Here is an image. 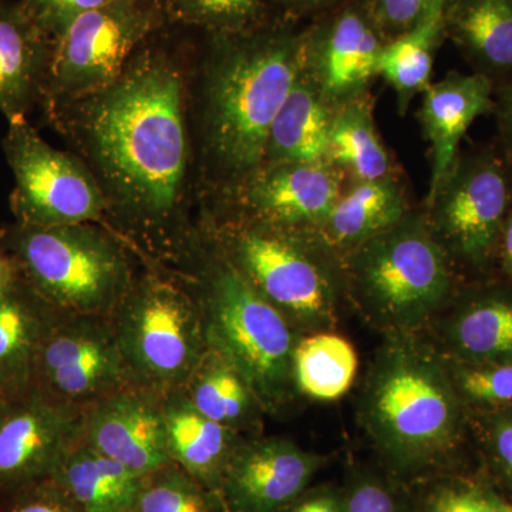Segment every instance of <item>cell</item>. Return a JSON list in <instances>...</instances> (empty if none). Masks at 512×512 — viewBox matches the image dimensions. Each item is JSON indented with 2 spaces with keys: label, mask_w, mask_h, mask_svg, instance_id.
I'll return each mask as SVG.
<instances>
[{
  "label": "cell",
  "mask_w": 512,
  "mask_h": 512,
  "mask_svg": "<svg viewBox=\"0 0 512 512\" xmlns=\"http://www.w3.org/2000/svg\"><path fill=\"white\" fill-rule=\"evenodd\" d=\"M352 343L333 332L302 335L293 355V377L299 396L333 402L345 396L357 375Z\"/></svg>",
  "instance_id": "29"
},
{
  "label": "cell",
  "mask_w": 512,
  "mask_h": 512,
  "mask_svg": "<svg viewBox=\"0 0 512 512\" xmlns=\"http://www.w3.org/2000/svg\"><path fill=\"white\" fill-rule=\"evenodd\" d=\"M83 407L29 387L0 399V500L25 485L52 477L80 439Z\"/></svg>",
  "instance_id": "14"
},
{
  "label": "cell",
  "mask_w": 512,
  "mask_h": 512,
  "mask_svg": "<svg viewBox=\"0 0 512 512\" xmlns=\"http://www.w3.org/2000/svg\"><path fill=\"white\" fill-rule=\"evenodd\" d=\"M409 212L403 188L393 175L362 181L343 192L318 234L342 259L367 239L402 221Z\"/></svg>",
  "instance_id": "24"
},
{
  "label": "cell",
  "mask_w": 512,
  "mask_h": 512,
  "mask_svg": "<svg viewBox=\"0 0 512 512\" xmlns=\"http://www.w3.org/2000/svg\"><path fill=\"white\" fill-rule=\"evenodd\" d=\"M326 161L356 183L392 177V160L377 133L366 94L333 113Z\"/></svg>",
  "instance_id": "28"
},
{
  "label": "cell",
  "mask_w": 512,
  "mask_h": 512,
  "mask_svg": "<svg viewBox=\"0 0 512 512\" xmlns=\"http://www.w3.org/2000/svg\"><path fill=\"white\" fill-rule=\"evenodd\" d=\"M505 113H507L508 126H510L512 131V90L510 96H508L507 110H505Z\"/></svg>",
  "instance_id": "44"
},
{
  "label": "cell",
  "mask_w": 512,
  "mask_h": 512,
  "mask_svg": "<svg viewBox=\"0 0 512 512\" xmlns=\"http://www.w3.org/2000/svg\"><path fill=\"white\" fill-rule=\"evenodd\" d=\"M507 205V180L500 165L490 158H457L427 200L424 217L448 258L480 264L503 232Z\"/></svg>",
  "instance_id": "13"
},
{
  "label": "cell",
  "mask_w": 512,
  "mask_h": 512,
  "mask_svg": "<svg viewBox=\"0 0 512 512\" xmlns=\"http://www.w3.org/2000/svg\"><path fill=\"white\" fill-rule=\"evenodd\" d=\"M338 0H268L269 9L276 8L288 16L301 15L325 6L333 5Z\"/></svg>",
  "instance_id": "42"
},
{
  "label": "cell",
  "mask_w": 512,
  "mask_h": 512,
  "mask_svg": "<svg viewBox=\"0 0 512 512\" xmlns=\"http://www.w3.org/2000/svg\"><path fill=\"white\" fill-rule=\"evenodd\" d=\"M447 359L466 363L512 362V298L485 295L440 320Z\"/></svg>",
  "instance_id": "25"
},
{
  "label": "cell",
  "mask_w": 512,
  "mask_h": 512,
  "mask_svg": "<svg viewBox=\"0 0 512 512\" xmlns=\"http://www.w3.org/2000/svg\"><path fill=\"white\" fill-rule=\"evenodd\" d=\"M491 82L484 74H448L423 93L421 127L431 148L430 200L457 161L471 124L491 107Z\"/></svg>",
  "instance_id": "19"
},
{
  "label": "cell",
  "mask_w": 512,
  "mask_h": 512,
  "mask_svg": "<svg viewBox=\"0 0 512 512\" xmlns=\"http://www.w3.org/2000/svg\"><path fill=\"white\" fill-rule=\"evenodd\" d=\"M282 512H343V491L335 488L306 490Z\"/></svg>",
  "instance_id": "40"
},
{
  "label": "cell",
  "mask_w": 512,
  "mask_h": 512,
  "mask_svg": "<svg viewBox=\"0 0 512 512\" xmlns=\"http://www.w3.org/2000/svg\"><path fill=\"white\" fill-rule=\"evenodd\" d=\"M342 265L346 292L386 336L417 335L443 311L453 289L450 258L424 214L409 212L343 255Z\"/></svg>",
  "instance_id": "7"
},
{
  "label": "cell",
  "mask_w": 512,
  "mask_h": 512,
  "mask_svg": "<svg viewBox=\"0 0 512 512\" xmlns=\"http://www.w3.org/2000/svg\"><path fill=\"white\" fill-rule=\"evenodd\" d=\"M359 419L399 476H420L450 460L463 437L464 403L437 346L419 333L386 336L363 382Z\"/></svg>",
  "instance_id": "3"
},
{
  "label": "cell",
  "mask_w": 512,
  "mask_h": 512,
  "mask_svg": "<svg viewBox=\"0 0 512 512\" xmlns=\"http://www.w3.org/2000/svg\"><path fill=\"white\" fill-rule=\"evenodd\" d=\"M55 39L40 28L23 0H0V113L28 117L39 107Z\"/></svg>",
  "instance_id": "18"
},
{
  "label": "cell",
  "mask_w": 512,
  "mask_h": 512,
  "mask_svg": "<svg viewBox=\"0 0 512 512\" xmlns=\"http://www.w3.org/2000/svg\"><path fill=\"white\" fill-rule=\"evenodd\" d=\"M52 478L84 512H133L143 480L83 437L64 454Z\"/></svg>",
  "instance_id": "26"
},
{
  "label": "cell",
  "mask_w": 512,
  "mask_h": 512,
  "mask_svg": "<svg viewBox=\"0 0 512 512\" xmlns=\"http://www.w3.org/2000/svg\"><path fill=\"white\" fill-rule=\"evenodd\" d=\"M161 409L171 463L220 495L225 468L247 436L208 419L187 399L183 390L163 394Z\"/></svg>",
  "instance_id": "20"
},
{
  "label": "cell",
  "mask_w": 512,
  "mask_h": 512,
  "mask_svg": "<svg viewBox=\"0 0 512 512\" xmlns=\"http://www.w3.org/2000/svg\"><path fill=\"white\" fill-rule=\"evenodd\" d=\"M440 0H365L363 9L384 43L412 29Z\"/></svg>",
  "instance_id": "36"
},
{
  "label": "cell",
  "mask_w": 512,
  "mask_h": 512,
  "mask_svg": "<svg viewBox=\"0 0 512 512\" xmlns=\"http://www.w3.org/2000/svg\"><path fill=\"white\" fill-rule=\"evenodd\" d=\"M345 174L328 161L262 167L235 187L200 197V210L289 229L316 231L343 195Z\"/></svg>",
  "instance_id": "12"
},
{
  "label": "cell",
  "mask_w": 512,
  "mask_h": 512,
  "mask_svg": "<svg viewBox=\"0 0 512 512\" xmlns=\"http://www.w3.org/2000/svg\"><path fill=\"white\" fill-rule=\"evenodd\" d=\"M383 37L363 9L348 6L305 30L303 70L333 110L365 96L377 76Z\"/></svg>",
  "instance_id": "16"
},
{
  "label": "cell",
  "mask_w": 512,
  "mask_h": 512,
  "mask_svg": "<svg viewBox=\"0 0 512 512\" xmlns=\"http://www.w3.org/2000/svg\"><path fill=\"white\" fill-rule=\"evenodd\" d=\"M446 30L481 63L512 69V0H450Z\"/></svg>",
  "instance_id": "30"
},
{
  "label": "cell",
  "mask_w": 512,
  "mask_h": 512,
  "mask_svg": "<svg viewBox=\"0 0 512 512\" xmlns=\"http://www.w3.org/2000/svg\"><path fill=\"white\" fill-rule=\"evenodd\" d=\"M303 40L305 32L284 22L208 36L200 67V197L261 170L269 130L302 69Z\"/></svg>",
  "instance_id": "2"
},
{
  "label": "cell",
  "mask_w": 512,
  "mask_h": 512,
  "mask_svg": "<svg viewBox=\"0 0 512 512\" xmlns=\"http://www.w3.org/2000/svg\"><path fill=\"white\" fill-rule=\"evenodd\" d=\"M109 2L111 0H23L33 19L55 42L74 20Z\"/></svg>",
  "instance_id": "38"
},
{
  "label": "cell",
  "mask_w": 512,
  "mask_h": 512,
  "mask_svg": "<svg viewBox=\"0 0 512 512\" xmlns=\"http://www.w3.org/2000/svg\"><path fill=\"white\" fill-rule=\"evenodd\" d=\"M204 316L208 343L247 377L268 416H281L299 399L293 355L301 338L200 229L197 244L178 269Z\"/></svg>",
  "instance_id": "4"
},
{
  "label": "cell",
  "mask_w": 512,
  "mask_h": 512,
  "mask_svg": "<svg viewBox=\"0 0 512 512\" xmlns=\"http://www.w3.org/2000/svg\"><path fill=\"white\" fill-rule=\"evenodd\" d=\"M503 256L504 264L512 275V217L507 222L503 235Z\"/></svg>",
  "instance_id": "43"
},
{
  "label": "cell",
  "mask_w": 512,
  "mask_h": 512,
  "mask_svg": "<svg viewBox=\"0 0 512 512\" xmlns=\"http://www.w3.org/2000/svg\"><path fill=\"white\" fill-rule=\"evenodd\" d=\"M20 278L22 276H20L18 264L0 238V296L5 295L12 286L18 284Z\"/></svg>",
  "instance_id": "41"
},
{
  "label": "cell",
  "mask_w": 512,
  "mask_h": 512,
  "mask_svg": "<svg viewBox=\"0 0 512 512\" xmlns=\"http://www.w3.org/2000/svg\"><path fill=\"white\" fill-rule=\"evenodd\" d=\"M202 235L301 335L338 325L340 256L316 231H289L200 210Z\"/></svg>",
  "instance_id": "5"
},
{
  "label": "cell",
  "mask_w": 512,
  "mask_h": 512,
  "mask_svg": "<svg viewBox=\"0 0 512 512\" xmlns=\"http://www.w3.org/2000/svg\"><path fill=\"white\" fill-rule=\"evenodd\" d=\"M343 512H413L402 491L372 473H357L343 490Z\"/></svg>",
  "instance_id": "35"
},
{
  "label": "cell",
  "mask_w": 512,
  "mask_h": 512,
  "mask_svg": "<svg viewBox=\"0 0 512 512\" xmlns=\"http://www.w3.org/2000/svg\"><path fill=\"white\" fill-rule=\"evenodd\" d=\"M0 238L20 276L56 311L111 316L130 291L140 256L106 224L29 227L13 221Z\"/></svg>",
  "instance_id": "6"
},
{
  "label": "cell",
  "mask_w": 512,
  "mask_h": 512,
  "mask_svg": "<svg viewBox=\"0 0 512 512\" xmlns=\"http://www.w3.org/2000/svg\"><path fill=\"white\" fill-rule=\"evenodd\" d=\"M421 512H512V498L478 478H451L434 485Z\"/></svg>",
  "instance_id": "34"
},
{
  "label": "cell",
  "mask_w": 512,
  "mask_h": 512,
  "mask_svg": "<svg viewBox=\"0 0 512 512\" xmlns=\"http://www.w3.org/2000/svg\"><path fill=\"white\" fill-rule=\"evenodd\" d=\"M165 26L163 0H111L84 13L56 39L40 109L110 86Z\"/></svg>",
  "instance_id": "9"
},
{
  "label": "cell",
  "mask_w": 512,
  "mask_h": 512,
  "mask_svg": "<svg viewBox=\"0 0 512 512\" xmlns=\"http://www.w3.org/2000/svg\"><path fill=\"white\" fill-rule=\"evenodd\" d=\"M322 463L285 437H244L222 476V504L227 512H282L308 490Z\"/></svg>",
  "instance_id": "15"
},
{
  "label": "cell",
  "mask_w": 512,
  "mask_h": 512,
  "mask_svg": "<svg viewBox=\"0 0 512 512\" xmlns=\"http://www.w3.org/2000/svg\"><path fill=\"white\" fill-rule=\"evenodd\" d=\"M128 386L134 384L110 316L57 311L37 349L30 387L84 409Z\"/></svg>",
  "instance_id": "11"
},
{
  "label": "cell",
  "mask_w": 512,
  "mask_h": 512,
  "mask_svg": "<svg viewBox=\"0 0 512 512\" xmlns=\"http://www.w3.org/2000/svg\"><path fill=\"white\" fill-rule=\"evenodd\" d=\"M444 359L464 404L484 407L512 404V362L466 363L447 359L446 356Z\"/></svg>",
  "instance_id": "33"
},
{
  "label": "cell",
  "mask_w": 512,
  "mask_h": 512,
  "mask_svg": "<svg viewBox=\"0 0 512 512\" xmlns=\"http://www.w3.org/2000/svg\"><path fill=\"white\" fill-rule=\"evenodd\" d=\"M56 313L22 278L0 296V399L29 389L37 349Z\"/></svg>",
  "instance_id": "23"
},
{
  "label": "cell",
  "mask_w": 512,
  "mask_h": 512,
  "mask_svg": "<svg viewBox=\"0 0 512 512\" xmlns=\"http://www.w3.org/2000/svg\"><path fill=\"white\" fill-rule=\"evenodd\" d=\"M448 2H437L412 29L384 43L380 50L377 76H382L397 94L402 113L409 101L431 83L434 53L446 32Z\"/></svg>",
  "instance_id": "27"
},
{
  "label": "cell",
  "mask_w": 512,
  "mask_h": 512,
  "mask_svg": "<svg viewBox=\"0 0 512 512\" xmlns=\"http://www.w3.org/2000/svg\"><path fill=\"white\" fill-rule=\"evenodd\" d=\"M2 148L15 178L9 197L15 222L29 227L106 224V200L92 171L73 151L50 146L28 117L8 121Z\"/></svg>",
  "instance_id": "10"
},
{
  "label": "cell",
  "mask_w": 512,
  "mask_h": 512,
  "mask_svg": "<svg viewBox=\"0 0 512 512\" xmlns=\"http://www.w3.org/2000/svg\"><path fill=\"white\" fill-rule=\"evenodd\" d=\"M43 113L96 178L107 227L144 261L177 272L200 234L183 57L151 37L116 82Z\"/></svg>",
  "instance_id": "1"
},
{
  "label": "cell",
  "mask_w": 512,
  "mask_h": 512,
  "mask_svg": "<svg viewBox=\"0 0 512 512\" xmlns=\"http://www.w3.org/2000/svg\"><path fill=\"white\" fill-rule=\"evenodd\" d=\"M168 25L237 35L268 25V0H163Z\"/></svg>",
  "instance_id": "31"
},
{
  "label": "cell",
  "mask_w": 512,
  "mask_h": 512,
  "mask_svg": "<svg viewBox=\"0 0 512 512\" xmlns=\"http://www.w3.org/2000/svg\"><path fill=\"white\" fill-rule=\"evenodd\" d=\"M181 390L204 416L241 436L264 430L268 414L247 377L210 343Z\"/></svg>",
  "instance_id": "22"
},
{
  "label": "cell",
  "mask_w": 512,
  "mask_h": 512,
  "mask_svg": "<svg viewBox=\"0 0 512 512\" xmlns=\"http://www.w3.org/2000/svg\"><path fill=\"white\" fill-rule=\"evenodd\" d=\"M110 318L131 382L160 396L183 389L208 348L200 303L183 276L144 259Z\"/></svg>",
  "instance_id": "8"
},
{
  "label": "cell",
  "mask_w": 512,
  "mask_h": 512,
  "mask_svg": "<svg viewBox=\"0 0 512 512\" xmlns=\"http://www.w3.org/2000/svg\"><path fill=\"white\" fill-rule=\"evenodd\" d=\"M133 512H227L212 493L183 468L170 463L143 476Z\"/></svg>",
  "instance_id": "32"
},
{
  "label": "cell",
  "mask_w": 512,
  "mask_h": 512,
  "mask_svg": "<svg viewBox=\"0 0 512 512\" xmlns=\"http://www.w3.org/2000/svg\"><path fill=\"white\" fill-rule=\"evenodd\" d=\"M83 440L138 476L171 463L161 396L128 386L83 409Z\"/></svg>",
  "instance_id": "17"
},
{
  "label": "cell",
  "mask_w": 512,
  "mask_h": 512,
  "mask_svg": "<svg viewBox=\"0 0 512 512\" xmlns=\"http://www.w3.org/2000/svg\"><path fill=\"white\" fill-rule=\"evenodd\" d=\"M488 460L497 487L512 498V409L488 419L485 429Z\"/></svg>",
  "instance_id": "39"
},
{
  "label": "cell",
  "mask_w": 512,
  "mask_h": 512,
  "mask_svg": "<svg viewBox=\"0 0 512 512\" xmlns=\"http://www.w3.org/2000/svg\"><path fill=\"white\" fill-rule=\"evenodd\" d=\"M333 113L302 63L269 130L262 167L326 161Z\"/></svg>",
  "instance_id": "21"
},
{
  "label": "cell",
  "mask_w": 512,
  "mask_h": 512,
  "mask_svg": "<svg viewBox=\"0 0 512 512\" xmlns=\"http://www.w3.org/2000/svg\"><path fill=\"white\" fill-rule=\"evenodd\" d=\"M0 512H84L55 478L19 488L0 500Z\"/></svg>",
  "instance_id": "37"
}]
</instances>
